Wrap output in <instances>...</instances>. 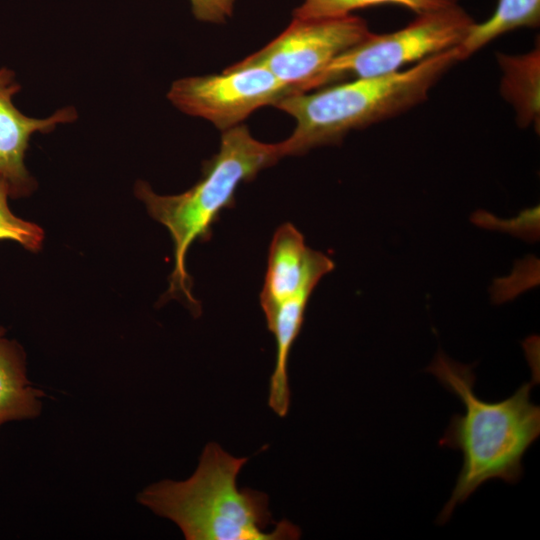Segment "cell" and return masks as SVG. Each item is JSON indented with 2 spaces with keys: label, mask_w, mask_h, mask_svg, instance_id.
Masks as SVG:
<instances>
[{
  "label": "cell",
  "mask_w": 540,
  "mask_h": 540,
  "mask_svg": "<svg viewBox=\"0 0 540 540\" xmlns=\"http://www.w3.org/2000/svg\"><path fill=\"white\" fill-rule=\"evenodd\" d=\"M426 371L464 406V413L451 418L439 440L441 447L459 450L463 457L456 485L438 517L444 523L485 482L520 480L523 456L540 435V408L530 399L535 381L524 383L504 400L487 402L474 391L471 365L439 352Z\"/></svg>",
  "instance_id": "obj_1"
},
{
  "label": "cell",
  "mask_w": 540,
  "mask_h": 540,
  "mask_svg": "<svg viewBox=\"0 0 540 540\" xmlns=\"http://www.w3.org/2000/svg\"><path fill=\"white\" fill-rule=\"evenodd\" d=\"M191 10L199 21L224 23L233 14L236 0H189Z\"/></svg>",
  "instance_id": "obj_15"
},
{
  "label": "cell",
  "mask_w": 540,
  "mask_h": 540,
  "mask_svg": "<svg viewBox=\"0 0 540 540\" xmlns=\"http://www.w3.org/2000/svg\"><path fill=\"white\" fill-rule=\"evenodd\" d=\"M247 461L210 442L188 479L161 480L142 490L137 499L173 521L187 540L299 539L298 526L273 519L267 494L238 487V475Z\"/></svg>",
  "instance_id": "obj_2"
},
{
  "label": "cell",
  "mask_w": 540,
  "mask_h": 540,
  "mask_svg": "<svg viewBox=\"0 0 540 540\" xmlns=\"http://www.w3.org/2000/svg\"><path fill=\"white\" fill-rule=\"evenodd\" d=\"M292 93L290 86L265 67L238 62L221 74L178 79L167 97L182 112L204 118L224 131Z\"/></svg>",
  "instance_id": "obj_7"
},
{
  "label": "cell",
  "mask_w": 540,
  "mask_h": 540,
  "mask_svg": "<svg viewBox=\"0 0 540 540\" xmlns=\"http://www.w3.org/2000/svg\"><path fill=\"white\" fill-rule=\"evenodd\" d=\"M43 396L27 377L23 349L0 327V428L10 421L38 417Z\"/></svg>",
  "instance_id": "obj_10"
},
{
  "label": "cell",
  "mask_w": 540,
  "mask_h": 540,
  "mask_svg": "<svg viewBox=\"0 0 540 540\" xmlns=\"http://www.w3.org/2000/svg\"><path fill=\"white\" fill-rule=\"evenodd\" d=\"M540 23V0H498L492 15L474 23L457 46L459 57L467 59L499 36L518 28L537 27Z\"/></svg>",
  "instance_id": "obj_12"
},
{
  "label": "cell",
  "mask_w": 540,
  "mask_h": 540,
  "mask_svg": "<svg viewBox=\"0 0 540 540\" xmlns=\"http://www.w3.org/2000/svg\"><path fill=\"white\" fill-rule=\"evenodd\" d=\"M334 268L333 261L305 244L303 235L291 223L275 232L260 304L264 314L300 295L311 296L319 280Z\"/></svg>",
  "instance_id": "obj_8"
},
{
  "label": "cell",
  "mask_w": 540,
  "mask_h": 540,
  "mask_svg": "<svg viewBox=\"0 0 540 540\" xmlns=\"http://www.w3.org/2000/svg\"><path fill=\"white\" fill-rule=\"evenodd\" d=\"M219 151L203 163L202 177L178 195H159L143 181L135 186L136 196L148 213L169 231L174 246V268L168 293L182 294L190 307H200L191 293V279L186 270V255L197 240H208L212 225L222 210L235 204L240 184L252 181L257 174L282 158L279 143L255 139L243 123L222 131Z\"/></svg>",
  "instance_id": "obj_4"
},
{
  "label": "cell",
  "mask_w": 540,
  "mask_h": 540,
  "mask_svg": "<svg viewBox=\"0 0 540 540\" xmlns=\"http://www.w3.org/2000/svg\"><path fill=\"white\" fill-rule=\"evenodd\" d=\"M459 61L456 46L395 73L355 78L282 97L274 106L296 121L292 134L279 143L282 156H299L319 146L336 144L351 130L406 112L425 101L432 87Z\"/></svg>",
  "instance_id": "obj_3"
},
{
  "label": "cell",
  "mask_w": 540,
  "mask_h": 540,
  "mask_svg": "<svg viewBox=\"0 0 540 540\" xmlns=\"http://www.w3.org/2000/svg\"><path fill=\"white\" fill-rule=\"evenodd\" d=\"M474 23L458 1L418 13L399 30L386 34L371 33L330 62L308 83L305 91L406 69L458 46Z\"/></svg>",
  "instance_id": "obj_5"
},
{
  "label": "cell",
  "mask_w": 540,
  "mask_h": 540,
  "mask_svg": "<svg viewBox=\"0 0 540 540\" xmlns=\"http://www.w3.org/2000/svg\"><path fill=\"white\" fill-rule=\"evenodd\" d=\"M458 0H302L293 10L297 18H335L377 5L393 4L411 9L416 14L436 9Z\"/></svg>",
  "instance_id": "obj_13"
},
{
  "label": "cell",
  "mask_w": 540,
  "mask_h": 540,
  "mask_svg": "<svg viewBox=\"0 0 540 540\" xmlns=\"http://www.w3.org/2000/svg\"><path fill=\"white\" fill-rule=\"evenodd\" d=\"M9 186L0 179V240H11L24 248L37 251L43 242L44 233L38 225L17 217L9 208Z\"/></svg>",
  "instance_id": "obj_14"
},
{
  "label": "cell",
  "mask_w": 540,
  "mask_h": 540,
  "mask_svg": "<svg viewBox=\"0 0 540 540\" xmlns=\"http://www.w3.org/2000/svg\"><path fill=\"white\" fill-rule=\"evenodd\" d=\"M502 72L500 91L511 104L521 127L539 126L540 119V50L510 55L497 53Z\"/></svg>",
  "instance_id": "obj_11"
},
{
  "label": "cell",
  "mask_w": 540,
  "mask_h": 540,
  "mask_svg": "<svg viewBox=\"0 0 540 540\" xmlns=\"http://www.w3.org/2000/svg\"><path fill=\"white\" fill-rule=\"evenodd\" d=\"M371 31L357 15L297 18L274 40L239 63L260 65L304 92L308 83L335 58L361 43Z\"/></svg>",
  "instance_id": "obj_6"
},
{
  "label": "cell",
  "mask_w": 540,
  "mask_h": 540,
  "mask_svg": "<svg viewBox=\"0 0 540 540\" xmlns=\"http://www.w3.org/2000/svg\"><path fill=\"white\" fill-rule=\"evenodd\" d=\"M20 90L14 74L7 68L0 69V179L7 182L10 196L29 195L36 186L25 164V152L30 137L36 133H49L58 124L69 123L77 118L73 107L57 110L45 119L22 114L13 104V96Z\"/></svg>",
  "instance_id": "obj_9"
}]
</instances>
